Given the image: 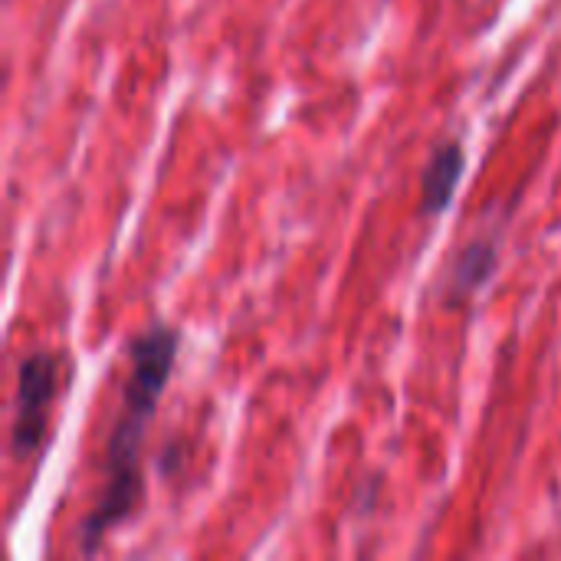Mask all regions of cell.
Masks as SVG:
<instances>
[{
  "instance_id": "1",
  "label": "cell",
  "mask_w": 561,
  "mask_h": 561,
  "mask_svg": "<svg viewBox=\"0 0 561 561\" xmlns=\"http://www.w3.org/2000/svg\"><path fill=\"white\" fill-rule=\"evenodd\" d=\"M181 332L154 322L128 345V378L122 385V408L105 447V480L95 506L79 526V546L92 556L112 529L128 523L145 503V473H141V447L151 417L158 414V401L171 381L178 362Z\"/></svg>"
},
{
  "instance_id": "2",
  "label": "cell",
  "mask_w": 561,
  "mask_h": 561,
  "mask_svg": "<svg viewBox=\"0 0 561 561\" xmlns=\"http://www.w3.org/2000/svg\"><path fill=\"white\" fill-rule=\"evenodd\" d=\"M59 368L62 362L53 352L26 355L16 368V398H13V427L10 447L16 460L36 457L46 444L49 404L59 394Z\"/></svg>"
},
{
  "instance_id": "3",
  "label": "cell",
  "mask_w": 561,
  "mask_h": 561,
  "mask_svg": "<svg viewBox=\"0 0 561 561\" xmlns=\"http://www.w3.org/2000/svg\"><path fill=\"white\" fill-rule=\"evenodd\" d=\"M463 171H467L463 145H457V141L437 145V151L431 154V161L421 174V217L434 220L437 214H444L450 207Z\"/></svg>"
},
{
  "instance_id": "4",
  "label": "cell",
  "mask_w": 561,
  "mask_h": 561,
  "mask_svg": "<svg viewBox=\"0 0 561 561\" xmlns=\"http://www.w3.org/2000/svg\"><path fill=\"white\" fill-rule=\"evenodd\" d=\"M496 263H500L496 240H473V243H467L457 253V260H454V266L447 273V296H450V302H460V299L473 296L480 286H486L493 279V273H496Z\"/></svg>"
}]
</instances>
